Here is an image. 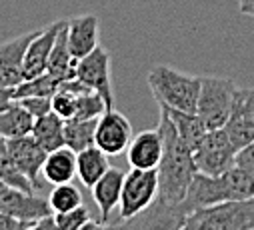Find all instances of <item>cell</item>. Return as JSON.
I'll return each mask as SVG.
<instances>
[{"instance_id": "74e56055", "label": "cell", "mask_w": 254, "mask_h": 230, "mask_svg": "<svg viewBox=\"0 0 254 230\" xmlns=\"http://www.w3.org/2000/svg\"><path fill=\"white\" fill-rule=\"evenodd\" d=\"M80 230H116L114 226H108V224H102V222H94V220H88Z\"/></svg>"}, {"instance_id": "5b68a950", "label": "cell", "mask_w": 254, "mask_h": 230, "mask_svg": "<svg viewBox=\"0 0 254 230\" xmlns=\"http://www.w3.org/2000/svg\"><path fill=\"white\" fill-rule=\"evenodd\" d=\"M238 86L230 78L200 76V92L196 102V114L206 130L224 128L234 104Z\"/></svg>"}, {"instance_id": "6da1fadb", "label": "cell", "mask_w": 254, "mask_h": 230, "mask_svg": "<svg viewBox=\"0 0 254 230\" xmlns=\"http://www.w3.org/2000/svg\"><path fill=\"white\" fill-rule=\"evenodd\" d=\"M158 130L162 134V158L156 168L158 172V198L166 202H182L186 198L188 186L196 174V164L190 148L180 134L176 132L174 124L160 110Z\"/></svg>"}, {"instance_id": "3957f363", "label": "cell", "mask_w": 254, "mask_h": 230, "mask_svg": "<svg viewBox=\"0 0 254 230\" xmlns=\"http://www.w3.org/2000/svg\"><path fill=\"white\" fill-rule=\"evenodd\" d=\"M148 86L152 96L158 104L184 110V112H196L198 92H200V76L184 74L170 66H154L148 72Z\"/></svg>"}, {"instance_id": "f35d334b", "label": "cell", "mask_w": 254, "mask_h": 230, "mask_svg": "<svg viewBox=\"0 0 254 230\" xmlns=\"http://www.w3.org/2000/svg\"><path fill=\"white\" fill-rule=\"evenodd\" d=\"M26 228H28V226H24V228H18V230H26Z\"/></svg>"}, {"instance_id": "f1b7e54d", "label": "cell", "mask_w": 254, "mask_h": 230, "mask_svg": "<svg viewBox=\"0 0 254 230\" xmlns=\"http://www.w3.org/2000/svg\"><path fill=\"white\" fill-rule=\"evenodd\" d=\"M104 110H108V108H106L104 98L98 92L90 90V92H84V94H76V112H74V118H82V120H86V118H98Z\"/></svg>"}, {"instance_id": "d590c367", "label": "cell", "mask_w": 254, "mask_h": 230, "mask_svg": "<svg viewBox=\"0 0 254 230\" xmlns=\"http://www.w3.org/2000/svg\"><path fill=\"white\" fill-rule=\"evenodd\" d=\"M12 102V88H2L0 86V110L6 108Z\"/></svg>"}, {"instance_id": "cb8c5ba5", "label": "cell", "mask_w": 254, "mask_h": 230, "mask_svg": "<svg viewBox=\"0 0 254 230\" xmlns=\"http://www.w3.org/2000/svg\"><path fill=\"white\" fill-rule=\"evenodd\" d=\"M32 124L34 116L16 100H12L6 108L0 110V136L6 140L30 134Z\"/></svg>"}, {"instance_id": "30bf717a", "label": "cell", "mask_w": 254, "mask_h": 230, "mask_svg": "<svg viewBox=\"0 0 254 230\" xmlns=\"http://www.w3.org/2000/svg\"><path fill=\"white\" fill-rule=\"evenodd\" d=\"M132 140V126L128 118L116 108L104 110L98 116L96 132H94V146H98L108 156H118L126 152Z\"/></svg>"}, {"instance_id": "f546056e", "label": "cell", "mask_w": 254, "mask_h": 230, "mask_svg": "<svg viewBox=\"0 0 254 230\" xmlns=\"http://www.w3.org/2000/svg\"><path fill=\"white\" fill-rule=\"evenodd\" d=\"M52 216H54V222L60 230H80L90 220V212L84 204H80L78 208L66 210V212H56Z\"/></svg>"}, {"instance_id": "e0dca14e", "label": "cell", "mask_w": 254, "mask_h": 230, "mask_svg": "<svg viewBox=\"0 0 254 230\" xmlns=\"http://www.w3.org/2000/svg\"><path fill=\"white\" fill-rule=\"evenodd\" d=\"M68 46L76 60L100 46V20L96 14H82L66 22Z\"/></svg>"}, {"instance_id": "7a4b0ae2", "label": "cell", "mask_w": 254, "mask_h": 230, "mask_svg": "<svg viewBox=\"0 0 254 230\" xmlns=\"http://www.w3.org/2000/svg\"><path fill=\"white\" fill-rule=\"evenodd\" d=\"M254 196V178L240 166H230L226 172L216 176L200 174L196 172L192 182L188 186L184 204L190 208V212L212 206L220 202H234V200H246Z\"/></svg>"}, {"instance_id": "8992f818", "label": "cell", "mask_w": 254, "mask_h": 230, "mask_svg": "<svg viewBox=\"0 0 254 230\" xmlns=\"http://www.w3.org/2000/svg\"><path fill=\"white\" fill-rule=\"evenodd\" d=\"M158 196V172L130 168L128 174H124L118 214L120 220H128L142 210H146Z\"/></svg>"}, {"instance_id": "d6a6232c", "label": "cell", "mask_w": 254, "mask_h": 230, "mask_svg": "<svg viewBox=\"0 0 254 230\" xmlns=\"http://www.w3.org/2000/svg\"><path fill=\"white\" fill-rule=\"evenodd\" d=\"M234 164L240 166L242 170H246L248 174L254 178V140L236 152V162Z\"/></svg>"}, {"instance_id": "83f0119b", "label": "cell", "mask_w": 254, "mask_h": 230, "mask_svg": "<svg viewBox=\"0 0 254 230\" xmlns=\"http://www.w3.org/2000/svg\"><path fill=\"white\" fill-rule=\"evenodd\" d=\"M48 204L52 208V212H66V210H72V208H78L82 202V194L78 190V186H74L72 182H66V184H56L54 190L50 192L48 196Z\"/></svg>"}, {"instance_id": "ffe728a7", "label": "cell", "mask_w": 254, "mask_h": 230, "mask_svg": "<svg viewBox=\"0 0 254 230\" xmlns=\"http://www.w3.org/2000/svg\"><path fill=\"white\" fill-rule=\"evenodd\" d=\"M76 176V152L68 146L56 148L48 152L44 166H42V178L48 184H66L72 182Z\"/></svg>"}, {"instance_id": "ac0fdd59", "label": "cell", "mask_w": 254, "mask_h": 230, "mask_svg": "<svg viewBox=\"0 0 254 230\" xmlns=\"http://www.w3.org/2000/svg\"><path fill=\"white\" fill-rule=\"evenodd\" d=\"M122 182H124V172L118 170V168H108L106 174L90 188L92 198H94V202L98 206V212H100L98 222L106 224L110 220V214L114 212V208H118Z\"/></svg>"}, {"instance_id": "4fadbf2b", "label": "cell", "mask_w": 254, "mask_h": 230, "mask_svg": "<svg viewBox=\"0 0 254 230\" xmlns=\"http://www.w3.org/2000/svg\"><path fill=\"white\" fill-rule=\"evenodd\" d=\"M36 32L38 30H32L16 38L0 42V86L2 88H14L24 80V74H22L24 52Z\"/></svg>"}, {"instance_id": "1f68e13d", "label": "cell", "mask_w": 254, "mask_h": 230, "mask_svg": "<svg viewBox=\"0 0 254 230\" xmlns=\"http://www.w3.org/2000/svg\"><path fill=\"white\" fill-rule=\"evenodd\" d=\"M16 102H20L34 118L52 110V96H24V98H18Z\"/></svg>"}, {"instance_id": "4dcf8cb0", "label": "cell", "mask_w": 254, "mask_h": 230, "mask_svg": "<svg viewBox=\"0 0 254 230\" xmlns=\"http://www.w3.org/2000/svg\"><path fill=\"white\" fill-rule=\"evenodd\" d=\"M52 112H56L62 120L74 118L76 112V94L68 90H58L52 94Z\"/></svg>"}, {"instance_id": "7402d4cb", "label": "cell", "mask_w": 254, "mask_h": 230, "mask_svg": "<svg viewBox=\"0 0 254 230\" xmlns=\"http://www.w3.org/2000/svg\"><path fill=\"white\" fill-rule=\"evenodd\" d=\"M30 134L36 138V142L46 150L52 152L56 148L64 146V120L56 112H46L42 116L34 118Z\"/></svg>"}, {"instance_id": "b9f144b4", "label": "cell", "mask_w": 254, "mask_h": 230, "mask_svg": "<svg viewBox=\"0 0 254 230\" xmlns=\"http://www.w3.org/2000/svg\"><path fill=\"white\" fill-rule=\"evenodd\" d=\"M252 230H254V228H252Z\"/></svg>"}, {"instance_id": "2e32d148", "label": "cell", "mask_w": 254, "mask_h": 230, "mask_svg": "<svg viewBox=\"0 0 254 230\" xmlns=\"http://www.w3.org/2000/svg\"><path fill=\"white\" fill-rule=\"evenodd\" d=\"M162 134L160 130H142L132 136L128 148H126V162L130 168L156 170L162 158Z\"/></svg>"}, {"instance_id": "4316f807", "label": "cell", "mask_w": 254, "mask_h": 230, "mask_svg": "<svg viewBox=\"0 0 254 230\" xmlns=\"http://www.w3.org/2000/svg\"><path fill=\"white\" fill-rule=\"evenodd\" d=\"M0 180L20 192L34 194V186L30 184V180L12 164V160L8 156V148H6V138H2V136H0Z\"/></svg>"}, {"instance_id": "484cf974", "label": "cell", "mask_w": 254, "mask_h": 230, "mask_svg": "<svg viewBox=\"0 0 254 230\" xmlns=\"http://www.w3.org/2000/svg\"><path fill=\"white\" fill-rule=\"evenodd\" d=\"M62 80L54 78L48 72H42L34 78H26L22 80L18 86L12 88V100L24 98V96H52L60 90Z\"/></svg>"}, {"instance_id": "277c9868", "label": "cell", "mask_w": 254, "mask_h": 230, "mask_svg": "<svg viewBox=\"0 0 254 230\" xmlns=\"http://www.w3.org/2000/svg\"><path fill=\"white\" fill-rule=\"evenodd\" d=\"M254 196L246 200L220 202L188 212L182 230H252Z\"/></svg>"}, {"instance_id": "7c38bea8", "label": "cell", "mask_w": 254, "mask_h": 230, "mask_svg": "<svg viewBox=\"0 0 254 230\" xmlns=\"http://www.w3.org/2000/svg\"><path fill=\"white\" fill-rule=\"evenodd\" d=\"M224 130L236 150L254 140V88H238Z\"/></svg>"}, {"instance_id": "d6986e66", "label": "cell", "mask_w": 254, "mask_h": 230, "mask_svg": "<svg viewBox=\"0 0 254 230\" xmlns=\"http://www.w3.org/2000/svg\"><path fill=\"white\" fill-rule=\"evenodd\" d=\"M76 58L70 52V46H68V36H66V20L64 24L60 26L58 34H56V40H54V46L50 50V56H48V64H46V72L52 74L54 78L58 80H70L76 76Z\"/></svg>"}, {"instance_id": "d4e9b609", "label": "cell", "mask_w": 254, "mask_h": 230, "mask_svg": "<svg viewBox=\"0 0 254 230\" xmlns=\"http://www.w3.org/2000/svg\"><path fill=\"white\" fill-rule=\"evenodd\" d=\"M98 118H70L64 120V146L74 152L94 146V132H96Z\"/></svg>"}, {"instance_id": "9c48e42d", "label": "cell", "mask_w": 254, "mask_h": 230, "mask_svg": "<svg viewBox=\"0 0 254 230\" xmlns=\"http://www.w3.org/2000/svg\"><path fill=\"white\" fill-rule=\"evenodd\" d=\"M110 52L104 46H96L90 54L76 62V78L82 80L90 90L98 92L106 108H114V90H112V80H110Z\"/></svg>"}, {"instance_id": "8fae6325", "label": "cell", "mask_w": 254, "mask_h": 230, "mask_svg": "<svg viewBox=\"0 0 254 230\" xmlns=\"http://www.w3.org/2000/svg\"><path fill=\"white\" fill-rule=\"evenodd\" d=\"M6 148H8V156H10L12 164L30 180L34 190H40L42 188V182H40L42 166H44V160H46L48 152L36 142V138L32 134L18 136V138H8Z\"/></svg>"}, {"instance_id": "836d02e7", "label": "cell", "mask_w": 254, "mask_h": 230, "mask_svg": "<svg viewBox=\"0 0 254 230\" xmlns=\"http://www.w3.org/2000/svg\"><path fill=\"white\" fill-rule=\"evenodd\" d=\"M24 226H32L28 222H22L6 212H0V230H18V228H24Z\"/></svg>"}, {"instance_id": "ba28073f", "label": "cell", "mask_w": 254, "mask_h": 230, "mask_svg": "<svg viewBox=\"0 0 254 230\" xmlns=\"http://www.w3.org/2000/svg\"><path fill=\"white\" fill-rule=\"evenodd\" d=\"M190 208L182 202H166L156 196V200L140 214L128 218L116 230H182V224Z\"/></svg>"}, {"instance_id": "ab89813d", "label": "cell", "mask_w": 254, "mask_h": 230, "mask_svg": "<svg viewBox=\"0 0 254 230\" xmlns=\"http://www.w3.org/2000/svg\"><path fill=\"white\" fill-rule=\"evenodd\" d=\"M26 230H32V226H28V228H26Z\"/></svg>"}, {"instance_id": "e575fe53", "label": "cell", "mask_w": 254, "mask_h": 230, "mask_svg": "<svg viewBox=\"0 0 254 230\" xmlns=\"http://www.w3.org/2000/svg\"><path fill=\"white\" fill-rule=\"evenodd\" d=\"M32 230H60V228L56 226L54 216H52V214H48V216H44V218L36 220V222L32 224Z\"/></svg>"}, {"instance_id": "52a82bcc", "label": "cell", "mask_w": 254, "mask_h": 230, "mask_svg": "<svg viewBox=\"0 0 254 230\" xmlns=\"http://www.w3.org/2000/svg\"><path fill=\"white\" fill-rule=\"evenodd\" d=\"M236 146L228 138L224 128L208 130L200 142L192 148V158L200 174L216 176L226 172L236 162Z\"/></svg>"}, {"instance_id": "603a6c76", "label": "cell", "mask_w": 254, "mask_h": 230, "mask_svg": "<svg viewBox=\"0 0 254 230\" xmlns=\"http://www.w3.org/2000/svg\"><path fill=\"white\" fill-rule=\"evenodd\" d=\"M158 108L168 116V120L174 124L176 132L180 134V138L190 146V148H194L200 138L208 132L206 126L202 124V120L198 118V114L196 112H184V110H176V108H168V106H162L158 104Z\"/></svg>"}, {"instance_id": "60d3db41", "label": "cell", "mask_w": 254, "mask_h": 230, "mask_svg": "<svg viewBox=\"0 0 254 230\" xmlns=\"http://www.w3.org/2000/svg\"><path fill=\"white\" fill-rule=\"evenodd\" d=\"M238 2H240V0H238Z\"/></svg>"}, {"instance_id": "5bb4252c", "label": "cell", "mask_w": 254, "mask_h": 230, "mask_svg": "<svg viewBox=\"0 0 254 230\" xmlns=\"http://www.w3.org/2000/svg\"><path fill=\"white\" fill-rule=\"evenodd\" d=\"M0 212H6L22 222L34 224L36 220L52 214V208L48 204V198L36 196V194H26L20 192L12 186L0 196Z\"/></svg>"}, {"instance_id": "44dd1931", "label": "cell", "mask_w": 254, "mask_h": 230, "mask_svg": "<svg viewBox=\"0 0 254 230\" xmlns=\"http://www.w3.org/2000/svg\"><path fill=\"white\" fill-rule=\"evenodd\" d=\"M108 154H104L98 146H90L76 152V178L86 188H92L108 172Z\"/></svg>"}, {"instance_id": "9a60e30c", "label": "cell", "mask_w": 254, "mask_h": 230, "mask_svg": "<svg viewBox=\"0 0 254 230\" xmlns=\"http://www.w3.org/2000/svg\"><path fill=\"white\" fill-rule=\"evenodd\" d=\"M62 24H64V20L52 22L50 26L38 30V32L34 34V38L28 42L26 52H24V60H22V74H24V80H26V78H34V76L46 72L48 56H50V50H52V46H54L56 34H58V30H60Z\"/></svg>"}, {"instance_id": "8d00e7d4", "label": "cell", "mask_w": 254, "mask_h": 230, "mask_svg": "<svg viewBox=\"0 0 254 230\" xmlns=\"http://www.w3.org/2000/svg\"><path fill=\"white\" fill-rule=\"evenodd\" d=\"M240 14L254 18V0H240Z\"/></svg>"}]
</instances>
